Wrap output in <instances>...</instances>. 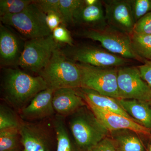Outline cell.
Here are the masks:
<instances>
[{
    "label": "cell",
    "mask_w": 151,
    "mask_h": 151,
    "mask_svg": "<svg viewBox=\"0 0 151 151\" xmlns=\"http://www.w3.org/2000/svg\"><path fill=\"white\" fill-rule=\"evenodd\" d=\"M2 87L6 100L19 111L38 93L48 88L40 76H32L19 69L11 68L4 70Z\"/></svg>",
    "instance_id": "6da1fadb"
},
{
    "label": "cell",
    "mask_w": 151,
    "mask_h": 151,
    "mask_svg": "<svg viewBox=\"0 0 151 151\" xmlns=\"http://www.w3.org/2000/svg\"><path fill=\"white\" fill-rule=\"evenodd\" d=\"M85 105L70 115L68 125L79 151H90L99 142L110 135V132Z\"/></svg>",
    "instance_id": "7a4b0ae2"
},
{
    "label": "cell",
    "mask_w": 151,
    "mask_h": 151,
    "mask_svg": "<svg viewBox=\"0 0 151 151\" xmlns=\"http://www.w3.org/2000/svg\"><path fill=\"white\" fill-rule=\"evenodd\" d=\"M60 47L54 52L39 75L43 78L48 88L54 90L81 87V73L79 67L76 63L63 54Z\"/></svg>",
    "instance_id": "3957f363"
},
{
    "label": "cell",
    "mask_w": 151,
    "mask_h": 151,
    "mask_svg": "<svg viewBox=\"0 0 151 151\" xmlns=\"http://www.w3.org/2000/svg\"><path fill=\"white\" fill-rule=\"evenodd\" d=\"M46 14L33 2L19 13L0 17L1 23L14 29L22 37L29 40L51 35L47 27Z\"/></svg>",
    "instance_id": "277c9868"
},
{
    "label": "cell",
    "mask_w": 151,
    "mask_h": 151,
    "mask_svg": "<svg viewBox=\"0 0 151 151\" xmlns=\"http://www.w3.org/2000/svg\"><path fill=\"white\" fill-rule=\"evenodd\" d=\"M81 73V87L99 94L119 99L118 68L100 67L76 63Z\"/></svg>",
    "instance_id": "5b68a950"
},
{
    "label": "cell",
    "mask_w": 151,
    "mask_h": 151,
    "mask_svg": "<svg viewBox=\"0 0 151 151\" xmlns=\"http://www.w3.org/2000/svg\"><path fill=\"white\" fill-rule=\"evenodd\" d=\"M61 46L52 34L29 40L25 42L18 65L23 69L38 73L45 67L53 52Z\"/></svg>",
    "instance_id": "8992f818"
},
{
    "label": "cell",
    "mask_w": 151,
    "mask_h": 151,
    "mask_svg": "<svg viewBox=\"0 0 151 151\" xmlns=\"http://www.w3.org/2000/svg\"><path fill=\"white\" fill-rule=\"evenodd\" d=\"M81 36L100 42L107 51L126 59L142 60L134 51L130 35L107 25L100 29H86Z\"/></svg>",
    "instance_id": "52a82bcc"
},
{
    "label": "cell",
    "mask_w": 151,
    "mask_h": 151,
    "mask_svg": "<svg viewBox=\"0 0 151 151\" xmlns=\"http://www.w3.org/2000/svg\"><path fill=\"white\" fill-rule=\"evenodd\" d=\"M60 49L63 54L73 62L97 67L117 68L128 62V60L122 57L89 45H66Z\"/></svg>",
    "instance_id": "ba28073f"
},
{
    "label": "cell",
    "mask_w": 151,
    "mask_h": 151,
    "mask_svg": "<svg viewBox=\"0 0 151 151\" xmlns=\"http://www.w3.org/2000/svg\"><path fill=\"white\" fill-rule=\"evenodd\" d=\"M118 85L119 99L151 103V88L142 78L137 67L118 68Z\"/></svg>",
    "instance_id": "9c48e42d"
},
{
    "label": "cell",
    "mask_w": 151,
    "mask_h": 151,
    "mask_svg": "<svg viewBox=\"0 0 151 151\" xmlns=\"http://www.w3.org/2000/svg\"><path fill=\"white\" fill-rule=\"evenodd\" d=\"M50 130L42 123L22 121L19 132L23 151H51L52 136Z\"/></svg>",
    "instance_id": "30bf717a"
},
{
    "label": "cell",
    "mask_w": 151,
    "mask_h": 151,
    "mask_svg": "<svg viewBox=\"0 0 151 151\" xmlns=\"http://www.w3.org/2000/svg\"><path fill=\"white\" fill-rule=\"evenodd\" d=\"M108 25L131 35L135 22L129 0H107L103 1Z\"/></svg>",
    "instance_id": "8fae6325"
},
{
    "label": "cell",
    "mask_w": 151,
    "mask_h": 151,
    "mask_svg": "<svg viewBox=\"0 0 151 151\" xmlns=\"http://www.w3.org/2000/svg\"><path fill=\"white\" fill-rule=\"evenodd\" d=\"M23 42L18 36L9 28L0 24V63L2 67L18 65L23 50Z\"/></svg>",
    "instance_id": "7c38bea8"
},
{
    "label": "cell",
    "mask_w": 151,
    "mask_h": 151,
    "mask_svg": "<svg viewBox=\"0 0 151 151\" xmlns=\"http://www.w3.org/2000/svg\"><path fill=\"white\" fill-rule=\"evenodd\" d=\"M55 90L47 88L38 93L26 106L20 111V118L31 122L47 119L55 113L52 105Z\"/></svg>",
    "instance_id": "4fadbf2b"
},
{
    "label": "cell",
    "mask_w": 151,
    "mask_h": 151,
    "mask_svg": "<svg viewBox=\"0 0 151 151\" xmlns=\"http://www.w3.org/2000/svg\"><path fill=\"white\" fill-rule=\"evenodd\" d=\"M97 119L109 132L115 130L129 129L137 132L139 134L150 136L151 130L147 129L137 122L122 115L111 113L87 104Z\"/></svg>",
    "instance_id": "5bb4252c"
},
{
    "label": "cell",
    "mask_w": 151,
    "mask_h": 151,
    "mask_svg": "<svg viewBox=\"0 0 151 151\" xmlns=\"http://www.w3.org/2000/svg\"><path fill=\"white\" fill-rule=\"evenodd\" d=\"M73 24H78L92 29H100L108 25L103 10V2L99 1L96 4L86 5L83 2L76 11Z\"/></svg>",
    "instance_id": "9a60e30c"
},
{
    "label": "cell",
    "mask_w": 151,
    "mask_h": 151,
    "mask_svg": "<svg viewBox=\"0 0 151 151\" xmlns=\"http://www.w3.org/2000/svg\"><path fill=\"white\" fill-rule=\"evenodd\" d=\"M52 105L57 115L65 117L87 104L76 89L65 88L55 90Z\"/></svg>",
    "instance_id": "2e32d148"
},
{
    "label": "cell",
    "mask_w": 151,
    "mask_h": 151,
    "mask_svg": "<svg viewBox=\"0 0 151 151\" xmlns=\"http://www.w3.org/2000/svg\"><path fill=\"white\" fill-rule=\"evenodd\" d=\"M76 89L86 104H91L105 111L122 115L135 121L122 108L118 99L102 95L87 88L80 87Z\"/></svg>",
    "instance_id": "e0dca14e"
},
{
    "label": "cell",
    "mask_w": 151,
    "mask_h": 151,
    "mask_svg": "<svg viewBox=\"0 0 151 151\" xmlns=\"http://www.w3.org/2000/svg\"><path fill=\"white\" fill-rule=\"evenodd\" d=\"M127 113L138 124L151 130V106L150 103L134 99H118Z\"/></svg>",
    "instance_id": "ac0fdd59"
},
{
    "label": "cell",
    "mask_w": 151,
    "mask_h": 151,
    "mask_svg": "<svg viewBox=\"0 0 151 151\" xmlns=\"http://www.w3.org/2000/svg\"><path fill=\"white\" fill-rule=\"evenodd\" d=\"M139 134L129 129L110 132L117 151H147Z\"/></svg>",
    "instance_id": "d6986e66"
},
{
    "label": "cell",
    "mask_w": 151,
    "mask_h": 151,
    "mask_svg": "<svg viewBox=\"0 0 151 151\" xmlns=\"http://www.w3.org/2000/svg\"><path fill=\"white\" fill-rule=\"evenodd\" d=\"M65 117L56 115L52 121V127L57 141L56 151L79 150L68 130Z\"/></svg>",
    "instance_id": "ffe728a7"
},
{
    "label": "cell",
    "mask_w": 151,
    "mask_h": 151,
    "mask_svg": "<svg viewBox=\"0 0 151 151\" xmlns=\"http://www.w3.org/2000/svg\"><path fill=\"white\" fill-rule=\"evenodd\" d=\"M131 43L136 54L146 61H151V35L138 34L130 35Z\"/></svg>",
    "instance_id": "44dd1931"
},
{
    "label": "cell",
    "mask_w": 151,
    "mask_h": 151,
    "mask_svg": "<svg viewBox=\"0 0 151 151\" xmlns=\"http://www.w3.org/2000/svg\"><path fill=\"white\" fill-rule=\"evenodd\" d=\"M21 144L19 129L0 131V151H19Z\"/></svg>",
    "instance_id": "7402d4cb"
},
{
    "label": "cell",
    "mask_w": 151,
    "mask_h": 151,
    "mask_svg": "<svg viewBox=\"0 0 151 151\" xmlns=\"http://www.w3.org/2000/svg\"><path fill=\"white\" fill-rule=\"evenodd\" d=\"M83 0H60L59 13L63 24H73V17L76 11Z\"/></svg>",
    "instance_id": "603a6c76"
},
{
    "label": "cell",
    "mask_w": 151,
    "mask_h": 151,
    "mask_svg": "<svg viewBox=\"0 0 151 151\" xmlns=\"http://www.w3.org/2000/svg\"><path fill=\"white\" fill-rule=\"evenodd\" d=\"M22 120L10 108L1 104L0 106V131L19 129Z\"/></svg>",
    "instance_id": "cb8c5ba5"
},
{
    "label": "cell",
    "mask_w": 151,
    "mask_h": 151,
    "mask_svg": "<svg viewBox=\"0 0 151 151\" xmlns=\"http://www.w3.org/2000/svg\"><path fill=\"white\" fill-rule=\"evenodd\" d=\"M33 1V0H1L0 17L19 13Z\"/></svg>",
    "instance_id": "d4e9b609"
},
{
    "label": "cell",
    "mask_w": 151,
    "mask_h": 151,
    "mask_svg": "<svg viewBox=\"0 0 151 151\" xmlns=\"http://www.w3.org/2000/svg\"><path fill=\"white\" fill-rule=\"evenodd\" d=\"M135 23L151 12V0H129Z\"/></svg>",
    "instance_id": "484cf974"
},
{
    "label": "cell",
    "mask_w": 151,
    "mask_h": 151,
    "mask_svg": "<svg viewBox=\"0 0 151 151\" xmlns=\"http://www.w3.org/2000/svg\"><path fill=\"white\" fill-rule=\"evenodd\" d=\"M52 34L55 40L58 43L65 44L70 46L74 45L70 32L64 25H60L55 28L52 32Z\"/></svg>",
    "instance_id": "4316f807"
},
{
    "label": "cell",
    "mask_w": 151,
    "mask_h": 151,
    "mask_svg": "<svg viewBox=\"0 0 151 151\" xmlns=\"http://www.w3.org/2000/svg\"><path fill=\"white\" fill-rule=\"evenodd\" d=\"M133 32L138 34L151 35V12L135 23Z\"/></svg>",
    "instance_id": "83f0119b"
},
{
    "label": "cell",
    "mask_w": 151,
    "mask_h": 151,
    "mask_svg": "<svg viewBox=\"0 0 151 151\" xmlns=\"http://www.w3.org/2000/svg\"><path fill=\"white\" fill-rule=\"evenodd\" d=\"M34 2L46 14L52 12L59 14L60 0H36Z\"/></svg>",
    "instance_id": "f1b7e54d"
},
{
    "label": "cell",
    "mask_w": 151,
    "mask_h": 151,
    "mask_svg": "<svg viewBox=\"0 0 151 151\" xmlns=\"http://www.w3.org/2000/svg\"><path fill=\"white\" fill-rule=\"evenodd\" d=\"M90 151H117L113 140L107 137L99 142Z\"/></svg>",
    "instance_id": "f546056e"
},
{
    "label": "cell",
    "mask_w": 151,
    "mask_h": 151,
    "mask_svg": "<svg viewBox=\"0 0 151 151\" xmlns=\"http://www.w3.org/2000/svg\"><path fill=\"white\" fill-rule=\"evenodd\" d=\"M46 22L47 27L52 32L60 25L63 24L61 17L59 14L57 13L52 12L47 14Z\"/></svg>",
    "instance_id": "4dcf8cb0"
},
{
    "label": "cell",
    "mask_w": 151,
    "mask_h": 151,
    "mask_svg": "<svg viewBox=\"0 0 151 151\" xmlns=\"http://www.w3.org/2000/svg\"><path fill=\"white\" fill-rule=\"evenodd\" d=\"M142 78L151 88V61H145L137 67Z\"/></svg>",
    "instance_id": "1f68e13d"
},
{
    "label": "cell",
    "mask_w": 151,
    "mask_h": 151,
    "mask_svg": "<svg viewBox=\"0 0 151 151\" xmlns=\"http://www.w3.org/2000/svg\"><path fill=\"white\" fill-rule=\"evenodd\" d=\"M84 3L86 5L92 6L96 4L99 0H84Z\"/></svg>",
    "instance_id": "d6a6232c"
},
{
    "label": "cell",
    "mask_w": 151,
    "mask_h": 151,
    "mask_svg": "<svg viewBox=\"0 0 151 151\" xmlns=\"http://www.w3.org/2000/svg\"><path fill=\"white\" fill-rule=\"evenodd\" d=\"M147 151H151V141L150 142V145H149L148 148L147 150Z\"/></svg>",
    "instance_id": "836d02e7"
}]
</instances>
